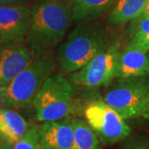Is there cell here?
<instances>
[{
	"mask_svg": "<svg viewBox=\"0 0 149 149\" xmlns=\"http://www.w3.org/2000/svg\"><path fill=\"white\" fill-rule=\"evenodd\" d=\"M73 3L68 0H45L32 8L26 44L34 59L57 47L72 21Z\"/></svg>",
	"mask_w": 149,
	"mask_h": 149,
	"instance_id": "cell-1",
	"label": "cell"
},
{
	"mask_svg": "<svg viewBox=\"0 0 149 149\" xmlns=\"http://www.w3.org/2000/svg\"><path fill=\"white\" fill-rule=\"evenodd\" d=\"M109 45L105 32L94 25L80 24L58 49L57 61L66 72H74L101 53Z\"/></svg>",
	"mask_w": 149,
	"mask_h": 149,
	"instance_id": "cell-2",
	"label": "cell"
},
{
	"mask_svg": "<svg viewBox=\"0 0 149 149\" xmlns=\"http://www.w3.org/2000/svg\"><path fill=\"white\" fill-rule=\"evenodd\" d=\"M54 70L55 61L48 54L34 59L8 85L1 87L0 102L9 108L29 107Z\"/></svg>",
	"mask_w": 149,
	"mask_h": 149,
	"instance_id": "cell-3",
	"label": "cell"
},
{
	"mask_svg": "<svg viewBox=\"0 0 149 149\" xmlns=\"http://www.w3.org/2000/svg\"><path fill=\"white\" fill-rule=\"evenodd\" d=\"M74 95V85L64 75H51L32 102L37 119L56 121L67 116L72 109Z\"/></svg>",
	"mask_w": 149,
	"mask_h": 149,
	"instance_id": "cell-4",
	"label": "cell"
},
{
	"mask_svg": "<svg viewBox=\"0 0 149 149\" xmlns=\"http://www.w3.org/2000/svg\"><path fill=\"white\" fill-rule=\"evenodd\" d=\"M149 98V79L145 76L119 79L105 94L104 101L124 119L146 116Z\"/></svg>",
	"mask_w": 149,
	"mask_h": 149,
	"instance_id": "cell-5",
	"label": "cell"
},
{
	"mask_svg": "<svg viewBox=\"0 0 149 149\" xmlns=\"http://www.w3.org/2000/svg\"><path fill=\"white\" fill-rule=\"evenodd\" d=\"M86 122L104 145H112L127 139L131 128L125 119L105 102L96 100L85 109Z\"/></svg>",
	"mask_w": 149,
	"mask_h": 149,
	"instance_id": "cell-6",
	"label": "cell"
},
{
	"mask_svg": "<svg viewBox=\"0 0 149 149\" xmlns=\"http://www.w3.org/2000/svg\"><path fill=\"white\" fill-rule=\"evenodd\" d=\"M119 52L120 47L118 43L109 45L89 63L74 71L70 76L71 82L74 85L90 88L108 85L115 78Z\"/></svg>",
	"mask_w": 149,
	"mask_h": 149,
	"instance_id": "cell-7",
	"label": "cell"
},
{
	"mask_svg": "<svg viewBox=\"0 0 149 149\" xmlns=\"http://www.w3.org/2000/svg\"><path fill=\"white\" fill-rule=\"evenodd\" d=\"M32 8L19 4L0 6V31L3 44L23 42L30 27Z\"/></svg>",
	"mask_w": 149,
	"mask_h": 149,
	"instance_id": "cell-8",
	"label": "cell"
},
{
	"mask_svg": "<svg viewBox=\"0 0 149 149\" xmlns=\"http://www.w3.org/2000/svg\"><path fill=\"white\" fill-rule=\"evenodd\" d=\"M34 60L24 42L0 45V85H8Z\"/></svg>",
	"mask_w": 149,
	"mask_h": 149,
	"instance_id": "cell-9",
	"label": "cell"
},
{
	"mask_svg": "<svg viewBox=\"0 0 149 149\" xmlns=\"http://www.w3.org/2000/svg\"><path fill=\"white\" fill-rule=\"evenodd\" d=\"M149 74L148 52L131 42L118 54L115 78L123 79L145 76Z\"/></svg>",
	"mask_w": 149,
	"mask_h": 149,
	"instance_id": "cell-10",
	"label": "cell"
},
{
	"mask_svg": "<svg viewBox=\"0 0 149 149\" xmlns=\"http://www.w3.org/2000/svg\"><path fill=\"white\" fill-rule=\"evenodd\" d=\"M39 132L42 149H71L74 131L70 122L47 121Z\"/></svg>",
	"mask_w": 149,
	"mask_h": 149,
	"instance_id": "cell-11",
	"label": "cell"
},
{
	"mask_svg": "<svg viewBox=\"0 0 149 149\" xmlns=\"http://www.w3.org/2000/svg\"><path fill=\"white\" fill-rule=\"evenodd\" d=\"M29 128L25 118L12 109H0V141L13 146L24 136Z\"/></svg>",
	"mask_w": 149,
	"mask_h": 149,
	"instance_id": "cell-12",
	"label": "cell"
},
{
	"mask_svg": "<svg viewBox=\"0 0 149 149\" xmlns=\"http://www.w3.org/2000/svg\"><path fill=\"white\" fill-rule=\"evenodd\" d=\"M148 0H117L109 13L108 23L121 26L143 16Z\"/></svg>",
	"mask_w": 149,
	"mask_h": 149,
	"instance_id": "cell-13",
	"label": "cell"
},
{
	"mask_svg": "<svg viewBox=\"0 0 149 149\" xmlns=\"http://www.w3.org/2000/svg\"><path fill=\"white\" fill-rule=\"evenodd\" d=\"M117 0H75L72 6V21L85 22L100 16Z\"/></svg>",
	"mask_w": 149,
	"mask_h": 149,
	"instance_id": "cell-14",
	"label": "cell"
},
{
	"mask_svg": "<svg viewBox=\"0 0 149 149\" xmlns=\"http://www.w3.org/2000/svg\"><path fill=\"white\" fill-rule=\"evenodd\" d=\"M70 123L74 131L71 149H102L100 140L88 123L80 118H73Z\"/></svg>",
	"mask_w": 149,
	"mask_h": 149,
	"instance_id": "cell-15",
	"label": "cell"
},
{
	"mask_svg": "<svg viewBox=\"0 0 149 149\" xmlns=\"http://www.w3.org/2000/svg\"><path fill=\"white\" fill-rule=\"evenodd\" d=\"M131 42L143 50L149 51V16H141L134 19L130 25Z\"/></svg>",
	"mask_w": 149,
	"mask_h": 149,
	"instance_id": "cell-16",
	"label": "cell"
},
{
	"mask_svg": "<svg viewBox=\"0 0 149 149\" xmlns=\"http://www.w3.org/2000/svg\"><path fill=\"white\" fill-rule=\"evenodd\" d=\"M12 149H42L39 129L37 127L28 128L24 136L12 146Z\"/></svg>",
	"mask_w": 149,
	"mask_h": 149,
	"instance_id": "cell-17",
	"label": "cell"
},
{
	"mask_svg": "<svg viewBox=\"0 0 149 149\" xmlns=\"http://www.w3.org/2000/svg\"><path fill=\"white\" fill-rule=\"evenodd\" d=\"M123 149H149V139L142 135H136L127 139Z\"/></svg>",
	"mask_w": 149,
	"mask_h": 149,
	"instance_id": "cell-18",
	"label": "cell"
},
{
	"mask_svg": "<svg viewBox=\"0 0 149 149\" xmlns=\"http://www.w3.org/2000/svg\"><path fill=\"white\" fill-rule=\"evenodd\" d=\"M22 0H0V6L11 5V4H19Z\"/></svg>",
	"mask_w": 149,
	"mask_h": 149,
	"instance_id": "cell-19",
	"label": "cell"
},
{
	"mask_svg": "<svg viewBox=\"0 0 149 149\" xmlns=\"http://www.w3.org/2000/svg\"><path fill=\"white\" fill-rule=\"evenodd\" d=\"M143 16H149V0L148 1V3H147V6H146V8H145Z\"/></svg>",
	"mask_w": 149,
	"mask_h": 149,
	"instance_id": "cell-20",
	"label": "cell"
},
{
	"mask_svg": "<svg viewBox=\"0 0 149 149\" xmlns=\"http://www.w3.org/2000/svg\"><path fill=\"white\" fill-rule=\"evenodd\" d=\"M3 34L0 31V45H3Z\"/></svg>",
	"mask_w": 149,
	"mask_h": 149,
	"instance_id": "cell-21",
	"label": "cell"
},
{
	"mask_svg": "<svg viewBox=\"0 0 149 149\" xmlns=\"http://www.w3.org/2000/svg\"><path fill=\"white\" fill-rule=\"evenodd\" d=\"M146 118H149V98H148V111H147V113H146Z\"/></svg>",
	"mask_w": 149,
	"mask_h": 149,
	"instance_id": "cell-22",
	"label": "cell"
},
{
	"mask_svg": "<svg viewBox=\"0 0 149 149\" xmlns=\"http://www.w3.org/2000/svg\"><path fill=\"white\" fill-rule=\"evenodd\" d=\"M3 143L0 141V149H3Z\"/></svg>",
	"mask_w": 149,
	"mask_h": 149,
	"instance_id": "cell-23",
	"label": "cell"
},
{
	"mask_svg": "<svg viewBox=\"0 0 149 149\" xmlns=\"http://www.w3.org/2000/svg\"><path fill=\"white\" fill-rule=\"evenodd\" d=\"M68 1H70V2H71V3H74V1H75V0H68Z\"/></svg>",
	"mask_w": 149,
	"mask_h": 149,
	"instance_id": "cell-24",
	"label": "cell"
},
{
	"mask_svg": "<svg viewBox=\"0 0 149 149\" xmlns=\"http://www.w3.org/2000/svg\"><path fill=\"white\" fill-rule=\"evenodd\" d=\"M0 90H1V85H0Z\"/></svg>",
	"mask_w": 149,
	"mask_h": 149,
	"instance_id": "cell-25",
	"label": "cell"
},
{
	"mask_svg": "<svg viewBox=\"0 0 149 149\" xmlns=\"http://www.w3.org/2000/svg\"><path fill=\"white\" fill-rule=\"evenodd\" d=\"M42 1H45V0H42Z\"/></svg>",
	"mask_w": 149,
	"mask_h": 149,
	"instance_id": "cell-26",
	"label": "cell"
}]
</instances>
